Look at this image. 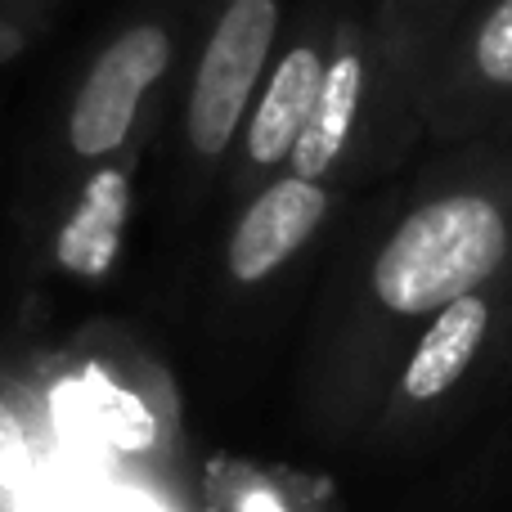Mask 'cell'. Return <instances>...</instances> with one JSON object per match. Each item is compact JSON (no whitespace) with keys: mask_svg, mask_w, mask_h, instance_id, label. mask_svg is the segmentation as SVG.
Returning <instances> with one entry per match:
<instances>
[{"mask_svg":"<svg viewBox=\"0 0 512 512\" xmlns=\"http://www.w3.org/2000/svg\"><path fill=\"white\" fill-rule=\"evenodd\" d=\"M512 135L450 144L369 256V297L396 319H432L512 261Z\"/></svg>","mask_w":512,"mask_h":512,"instance_id":"6da1fadb","label":"cell"},{"mask_svg":"<svg viewBox=\"0 0 512 512\" xmlns=\"http://www.w3.org/2000/svg\"><path fill=\"white\" fill-rule=\"evenodd\" d=\"M189 32V0H140L81 63L63 108V144L81 162H104L153 126L176 86Z\"/></svg>","mask_w":512,"mask_h":512,"instance_id":"7a4b0ae2","label":"cell"},{"mask_svg":"<svg viewBox=\"0 0 512 512\" xmlns=\"http://www.w3.org/2000/svg\"><path fill=\"white\" fill-rule=\"evenodd\" d=\"M292 0H189L180 54V144L194 167H221L234 153Z\"/></svg>","mask_w":512,"mask_h":512,"instance_id":"3957f363","label":"cell"},{"mask_svg":"<svg viewBox=\"0 0 512 512\" xmlns=\"http://www.w3.org/2000/svg\"><path fill=\"white\" fill-rule=\"evenodd\" d=\"M400 153L405 149L391 131L378 59L369 45V9L364 0H346L324 86H319V99L283 171L337 185L346 176H369V171L391 167Z\"/></svg>","mask_w":512,"mask_h":512,"instance_id":"277c9868","label":"cell"},{"mask_svg":"<svg viewBox=\"0 0 512 512\" xmlns=\"http://www.w3.org/2000/svg\"><path fill=\"white\" fill-rule=\"evenodd\" d=\"M342 9L346 0H301V5H292L279 45H274V59L265 68L261 90H256L230 153L239 162L243 185L261 189L265 180H274L288 167L292 144H297L310 108H315L319 86H324Z\"/></svg>","mask_w":512,"mask_h":512,"instance_id":"5b68a950","label":"cell"},{"mask_svg":"<svg viewBox=\"0 0 512 512\" xmlns=\"http://www.w3.org/2000/svg\"><path fill=\"white\" fill-rule=\"evenodd\" d=\"M423 135L436 144L512 135V0H472L423 99Z\"/></svg>","mask_w":512,"mask_h":512,"instance_id":"8992f818","label":"cell"},{"mask_svg":"<svg viewBox=\"0 0 512 512\" xmlns=\"http://www.w3.org/2000/svg\"><path fill=\"white\" fill-rule=\"evenodd\" d=\"M468 5L472 0H364L382 99H387V117L400 149H414L423 140L427 81Z\"/></svg>","mask_w":512,"mask_h":512,"instance_id":"52a82bcc","label":"cell"},{"mask_svg":"<svg viewBox=\"0 0 512 512\" xmlns=\"http://www.w3.org/2000/svg\"><path fill=\"white\" fill-rule=\"evenodd\" d=\"M333 207L337 185H328V180H306L292 171L265 180L261 189H252L248 207L230 234V252H225L230 274L239 283L270 279L279 265H288L315 239L319 225L333 216Z\"/></svg>","mask_w":512,"mask_h":512,"instance_id":"ba28073f","label":"cell"},{"mask_svg":"<svg viewBox=\"0 0 512 512\" xmlns=\"http://www.w3.org/2000/svg\"><path fill=\"white\" fill-rule=\"evenodd\" d=\"M490 319H495V301L490 288L468 292V297L450 301L432 315L427 333L418 337L414 355L405 360L396 382V409H423L432 400L450 396L459 378L472 369L490 337Z\"/></svg>","mask_w":512,"mask_h":512,"instance_id":"9c48e42d","label":"cell"},{"mask_svg":"<svg viewBox=\"0 0 512 512\" xmlns=\"http://www.w3.org/2000/svg\"><path fill=\"white\" fill-rule=\"evenodd\" d=\"M131 162L135 140L90 171L77 207L59 230V265L86 274V279L108 274V265L117 261V248H122L126 216H131Z\"/></svg>","mask_w":512,"mask_h":512,"instance_id":"30bf717a","label":"cell"},{"mask_svg":"<svg viewBox=\"0 0 512 512\" xmlns=\"http://www.w3.org/2000/svg\"><path fill=\"white\" fill-rule=\"evenodd\" d=\"M59 418L63 427L113 450H149L158 441V414L140 396H126L104 378L59 387Z\"/></svg>","mask_w":512,"mask_h":512,"instance_id":"8fae6325","label":"cell"},{"mask_svg":"<svg viewBox=\"0 0 512 512\" xmlns=\"http://www.w3.org/2000/svg\"><path fill=\"white\" fill-rule=\"evenodd\" d=\"M63 0H0V59L27 50L50 32Z\"/></svg>","mask_w":512,"mask_h":512,"instance_id":"7c38bea8","label":"cell"},{"mask_svg":"<svg viewBox=\"0 0 512 512\" xmlns=\"http://www.w3.org/2000/svg\"><path fill=\"white\" fill-rule=\"evenodd\" d=\"M23 463H27L23 427H18V418L9 414L5 405H0V486H9V481L23 472Z\"/></svg>","mask_w":512,"mask_h":512,"instance_id":"4fadbf2b","label":"cell"}]
</instances>
